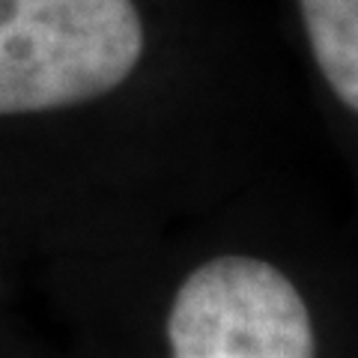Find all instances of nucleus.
Instances as JSON below:
<instances>
[{
    "label": "nucleus",
    "mask_w": 358,
    "mask_h": 358,
    "mask_svg": "<svg viewBox=\"0 0 358 358\" xmlns=\"http://www.w3.org/2000/svg\"><path fill=\"white\" fill-rule=\"evenodd\" d=\"M281 96L203 0H0V266L129 248L272 171Z\"/></svg>",
    "instance_id": "f257e3e1"
},
{
    "label": "nucleus",
    "mask_w": 358,
    "mask_h": 358,
    "mask_svg": "<svg viewBox=\"0 0 358 358\" xmlns=\"http://www.w3.org/2000/svg\"><path fill=\"white\" fill-rule=\"evenodd\" d=\"M0 358H66L54 334H42L15 305V275L0 266Z\"/></svg>",
    "instance_id": "7ed1b4c3"
},
{
    "label": "nucleus",
    "mask_w": 358,
    "mask_h": 358,
    "mask_svg": "<svg viewBox=\"0 0 358 358\" xmlns=\"http://www.w3.org/2000/svg\"><path fill=\"white\" fill-rule=\"evenodd\" d=\"M287 36L334 152L358 224V0H281Z\"/></svg>",
    "instance_id": "f03ea898"
}]
</instances>
